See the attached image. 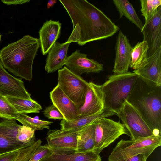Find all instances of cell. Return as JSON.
I'll return each mask as SVG.
<instances>
[{
  "label": "cell",
  "mask_w": 161,
  "mask_h": 161,
  "mask_svg": "<svg viewBox=\"0 0 161 161\" xmlns=\"http://www.w3.org/2000/svg\"><path fill=\"white\" fill-rule=\"evenodd\" d=\"M71 20L68 39L79 46L114 35L119 27L102 11L86 0H59Z\"/></svg>",
  "instance_id": "6da1fadb"
},
{
  "label": "cell",
  "mask_w": 161,
  "mask_h": 161,
  "mask_svg": "<svg viewBox=\"0 0 161 161\" xmlns=\"http://www.w3.org/2000/svg\"><path fill=\"white\" fill-rule=\"evenodd\" d=\"M127 101L138 112L154 135L161 136V86L139 76Z\"/></svg>",
  "instance_id": "7a4b0ae2"
},
{
  "label": "cell",
  "mask_w": 161,
  "mask_h": 161,
  "mask_svg": "<svg viewBox=\"0 0 161 161\" xmlns=\"http://www.w3.org/2000/svg\"><path fill=\"white\" fill-rule=\"evenodd\" d=\"M40 47L39 39L25 35L0 50V61L14 75L31 81L34 59Z\"/></svg>",
  "instance_id": "3957f363"
},
{
  "label": "cell",
  "mask_w": 161,
  "mask_h": 161,
  "mask_svg": "<svg viewBox=\"0 0 161 161\" xmlns=\"http://www.w3.org/2000/svg\"><path fill=\"white\" fill-rule=\"evenodd\" d=\"M138 77L130 72L108 76V80L100 85L104 108L116 115L127 101Z\"/></svg>",
  "instance_id": "277c9868"
},
{
  "label": "cell",
  "mask_w": 161,
  "mask_h": 161,
  "mask_svg": "<svg viewBox=\"0 0 161 161\" xmlns=\"http://www.w3.org/2000/svg\"><path fill=\"white\" fill-rule=\"evenodd\" d=\"M161 144V136H155L135 140L122 139L113 149L108 161H124L140 153L149 156Z\"/></svg>",
  "instance_id": "5b68a950"
},
{
  "label": "cell",
  "mask_w": 161,
  "mask_h": 161,
  "mask_svg": "<svg viewBox=\"0 0 161 161\" xmlns=\"http://www.w3.org/2000/svg\"><path fill=\"white\" fill-rule=\"evenodd\" d=\"M88 84L65 66L58 70V85L78 109L84 103Z\"/></svg>",
  "instance_id": "8992f818"
},
{
  "label": "cell",
  "mask_w": 161,
  "mask_h": 161,
  "mask_svg": "<svg viewBox=\"0 0 161 161\" xmlns=\"http://www.w3.org/2000/svg\"><path fill=\"white\" fill-rule=\"evenodd\" d=\"M95 145L93 151L98 154L122 135L130 136L127 130L120 121L106 118L95 121Z\"/></svg>",
  "instance_id": "52a82bcc"
},
{
  "label": "cell",
  "mask_w": 161,
  "mask_h": 161,
  "mask_svg": "<svg viewBox=\"0 0 161 161\" xmlns=\"http://www.w3.org/2000/svg\"><path fill=\"white\" fill-rule=\"evenodd\" d=\"M116 115L128 130L131 140L154 136L138 112L127 101Z\"/></svg>",
  "instance_id": "ba28073f"
},
{
  "label": "cell",
  "mask_w": 161,
  "mask_h": 161,
  "mask_svg": "<svg viewBox=\"0 0 161 161\" xmlns=\"http://www.w3.org/2000/svg\"><path fill=\"white\" fill-rule=\"evenodd\" d=\"M82 129L50 130L46 138L47 145L55 154H68L76 152L78 135Z\"/></svg>",
  "instance_id": "9c48e42d"
},
{
  "label": "cell",
  "mask_w": 161,
  "mask_h": 161,
  "mask_svg": "<svg viewBox=\"0 0 161 161\" xmlns=\"http://www.w3.org/2000/svg\"><path fill=\"white\" fill-rule=\"evenodd\" d=\"M16 120L3 119L0 122V155L30 146L17 140V130L20 125Z\"/></svg>",
  "instance_id": "30bf717a"
},
{
  "label": "cell",
  "mask_w": 161,
  "mask_h": 161,
  "mask_svg": "<svg viewBox=\"0 0 161 161\" xmlns=\"http://www.w3.org/2000/svg\"><path fill=\"white\" fill-rule=\"evenodd\" d=\"M141 32L143 34V41L148 44V58L161 48V6L154 15L144 23Z\"/></svg>",
  "instance_id": "8fae6325"
},
{
  "label": "cell",
  "mask_w": 161,
  "mask_h": 161,
  "mask_svg": "<svg viewBox=\"0 0 161 161\" xmlns=\"http://www.w3.org/2000/svg\"><path fill=\"white\" fill-rule=\"evenodd\" d=\"M64 65L71 71L80 75L83 73H98L103 71V65L93 59L87 57V55L76 49L67 57Z\"/></svg>",
  "instance_id": "7c38bea8"
},
{
  "label": "cell",
  "mask_w": 161,
  "mask_h": 161,
  "mask_svg": "<svg viewBox=\"0 0 161 161\" xmlns=\"http://www.w3.org/2000/svg\"><path fill=\"white\" fill-rule=\"evenodd\" d=\"M0 95L25 99H30L31 94L26 90L21 79L15 78L5 69L0 61Z\"/></svg>",
  "instance_id": "4fadbf2b"
},
{
  "label": "cell",
  "mask_w": 161,
  "mask_h": 161,
  "mask_svg": "<svg viewBox=\"0 0 161 161\" xmlns=\"http://www.w3.org/2000/svg\"><path fill=\"white\" fill-rule=\"evenodd\" d=\"M104 108V98L100 85L92 82H89L84 103L78 109L79 117L98 113Z\"/></svg>",
  "instance_id": "5bb4252c"
},
{
  "label": "cell",
  "mask_w": 161,
  "mask_h": 161,
  "mask_svg": "<svg viewBox=\"0 0 161 161\" xmlns=\"http://www.w3.org/2000/svg\"><path fill=\"white\" fill-rule=\"evenodd\" d=\"M132 48L126 36L120 31L115 45V58L112 70L114 74L128 72L131 61Z\"/></svg>",
  "instance_id": "9a60e30c"
},
{
  "label": "cell",
  "mask_w": 161,
  "mask_h": 161,
  "mask_svg": "<svg viewBox=\"0 0 161 161\" xmlns=\"http://www.w3.org/2000/svg\"><path fill=\"white\" fill-rule=\"evenodd\" d=\"M133 72L147 81L161 86V48Z\"/></svg>",
  "instance_id": "2e32d148"
},
{
  "label": "cell",
  "mask_w": 161,
  "mask_h": 161,
  "mask_svg": "<svg viewBox=\"0 0 161 161\" xmlns=\"http://www.w3.org/2000/svg\"><path fill=\"white\" fill-rule=\"evenodd\" d=\"M50 97L53 104L60 111L64 119L70 121L79 117L78 108L58 85L50 92Z\"/></svg>",
  "instance_id": "e0dca14e"
},
{
  "label": "cell",
  "mask_w": 161,
  "mask_h": 161,
  "mask_svg": "<svg viewBox=\"0 0 161 161\" xmlns=\"http://www.w3.org/2000/svg\"><path fill=\"white\" fill-rule=\"evenodd\" d=\"M61 23L59 21L47 20L39 32L41 51L43 55L49 50L59 38L61 32Z\"/></svg>",
  "instance_id": "ac0fdd59"
},
{
  "label": "cell",
  "mask_w": 161,
  "mask_h": 161,
  "mask_svg": "<svg viewBox=\"0 0 161 161\" xmlns=\"http://www.w3.org/2000/svg\"><path fill=\"white\" fill-rule=\"evenodd\" d=\"M72 42L68 39L64 43L56 42L49 50L45 67L47 73L59 70L64 65L68 47Z\"/></svg>",
  "instance_id": "d6986e66"
},
{
  "label": "cell",
  "mask_w": 161,
  "mask_h": 161,
  "mask_svg": "<svg viewBox=\"0 0 161 161\" xmlns=\"http://www.w3.org/2000/svg\"><path fill=\"white\" fill-rule=\"evenodd\" d=\"M115 114L114 112L105 108L103 111L98 113L79 117L70 121L62 119L60 123L61 129L65 130L81 129L97 119L106 118Z\"/></svg>",
  "instance_id": "ffe728a7"
},
{
  "label": "cell",
  "mask_w": 161,
  "mask_h": 161,
  "mask_svg": "<svg viewBox=\"0 0 161 161\" xmlns=\"http://www.w3.org/2000/svg\"><path fill=\"white\" fill-rule=\"evenodd\" d=\"M99 154L94 151L75 152L68 154H52L39 161H101Z\"/></svg>",
  "instance_id": "44dd1931"
},
{
  "label": "cell",
  "mask_w": 161,
  "mask_h": 161,
  "mask_svg": "<svg viewBox=\"0 0 161 161\" xmlns=\"http://www.w3.org/2000/svg\"><path fill=\"white\" fill-rule=\"evenodd\" d=\"M95 128L94 121L79 131L76 152L93 151L95 145Z\"/></svg>",
  "instance_id": "7402d4cb"
},
{
  "label": "cell",
  "mask_w": 161,
  "mask_h": 161,
  "mask_svg": "<svg viewBox=\"0 0 161 161\" xmlns=\"http://www.w3.org/2000/svg\"><path fill=\"white\" fill-rule=\"evenodd\" d=\"M113 2L119 12L120 17H125L139 28L141 31L143 24L130 2L127 0H113Z\"/></svg>",
  "instance_id": "603a6c76"
},
{
  "label": "cell",
  "mask_w": 161,
  "mask_h": 161,
  "mask_svg": "<svg viewBox=\"0 0 161 161\" xmlns=\"http://www.w3.org/2000/svg\"><path fill=\"white\" fill-rule=\"evenodd\" d=\"M6 97L18 113H39L42 109L41 105L32 98L27 99L11 96Z\"/></svg>",
  "instance_id": "cb8c5ba5"
},
{
  "label": "cell",
  "mask_w": 161,
  "mask_h": 161,
  "mask_svg": "<svg viewBox=\"0 0 161 161\" xmlns=\"http://www.w3.org/2000/svg\"><path fill=\"white\" fill-rule=\"evenodd\" d=\"M148 50V44L146 41L138 42L132 48L130 67L134 70L141 66L147 58Z\"/></svg>",
  "instance_id": "d4e9b609"
},
{
  "label": "cell",
  "mask_w": 161,
  "mask_h": 161,
  "mask_svg": "<svg viewBox=\"0 0 161 161\" xmlns=\"http://www.w3.org/2000/svg\"><path fill=\"white\" fill-rule=\"evenodd\" d=\"M21 123L23 125L29 127L35 131L42 130L44 128L49 129V125L53 122L44 121L31 118L26 114L18 113L14 119Z\"/></svg>",
  "instance_id": "484cf974"
},
{
  "label": "cell",
  "mask_w": 161,
  "mask_h": 161,
  "mask_svg": "<svg viewBox=\"0 0 161 161\" xmlns=\"http://www.w3.org/2000/svg\"><path fill=\"white\" fill-rule=\"evenodd\" d=\"M141 12L145 19V23L150 19L156 13L161 5V0H140Z\"/></svg>",
  "instance_id": "4316f807"
},
{
  "label": "cell",
  "mask_w": 161,
  "mask_h": 161,
  "mask_svg": "<svg viewBox=\"0 0 161 161\" xmlns=\"http://www.w3.org/2000/svg\"><path fill=\"white\" fill-rule=\"evenodd\" d=\"M35 130L24 125H20L17 130V140L22 143L31 146L36 141Z\"/></svg>",
  "instance_id": "83f0119b"
},
{
  "label": "cell",
  "mask_w": 161,
  "mask_h": 161,
  "mask_svg": "<svg viewBox=\"0 0 161 161\" xmlns=\"http://www.w3.org/2000/svg\"><path fill=\"white\" fill-rule=\"evenodd\" d=\"M18 113L5 96L0 95V118L4 119H13Z\"/></svg>",
  "instance_id": "f1b7e54d"
},
{
  "label": "cell",
  "mask_w": 161,
  "mask_h": 161,
  "mask_svg": "<svg viewBox=\"0 0 161 161\" xmlns=\"http://www.w3.org/2000/svg\"><path fill=\"white\" fill-rule=\"evenodd\" d=\"M42 142V141L39 139L32 145L23 149L14 161H28Z\"/></svg>",
  "instance_id": "f546056e"
},
{
  "label": "cell",
  "mask_w": 161,
  "mask_h": 161,
  "mask_svg": "<svg viewBox=\"0 0 161 161\" xmlns=\"http://www.w3.org/2000/svg\"><path fill=\"white\" fill-rule=\"evenodd\" d=\"M53 153L47 144L40 145L28 161H39L43 158L50 156Z\"/></svg>",
  "instance_id": "4dcf8cb0"
},
{
  "label": "cell",
  "mask_w": 161,
  "mask_h": 161,
  "mask_svg": "<svg viewBox=\"0 0 161 161\" xmlns=\"http://www.w3.org/2000/svg\"><path fill=\"white\" fill-rule=\"evenodd\" d=\"M43 114L48 119L55 120L64 119L63 115L53 104L46 107L44 111Z\"/></svg>",
  "instance_id": "1f68e13d"
},
{
  "label": "cell",
  "mask_w": 161,
  "mask_h": 161,
  "mask_svg": "<svg viewBox=\"0 0 161 161\" xmlns=\"http://www.w3.org/2000/svg\"><path fill=\"white\" fill-rule=\"evenodd\" d=\"M23 149H19L0 155V161H14Z\"/></svg>",
  "instance_id": "d6a6232c"
},
{
  "label": "cell",
  "mask_w": 161,
  "mask_h": 161,
  "mask_svg": "<svg viewBox=\"0 0 161 161\" xmlns=\"http://www.w3.org/2000/svg\"><path fill=\"white\" fill-rule=\"evenodd\" d=\"M149 155L143 153H140L130 157L124 161H146Z\"/></svg>",
  "instance_id": "836d02e7"
},
{
  "label": "cell",
  "mask_w": 161,
  "mask_h": 161,
  "mask_svg": "<svg viewBox=\"0 0 161 161\" xmlns=\"http://www.w3.org/2000/svg\"><path fill=\"white\" fill-rule=\"evenodd\" d=\"M30 1V0H2L3 3L8 5L22 4Z\"/></svg>",
  "instance_id": "e575fe53"
},
{
  "label": "cell",
  "mask_w": 161,
  "mask_h": 161,
  "mask_svg": "<svg viewBox=\"0 0 161 161\" xmlns=\"http://www.w3.org/2000/svg\"><path fill=\"white\" fill-rule=\"evenodd\" d=\"M56 0H50L48 1L47 4V8L48 9L52 7L57 2Z\"/></svg>",
  "instance_id": "d590c367"
},
{
  "label": "cell",
  "mask_w": 161,
  "mask_h": 161,
  "mask_svg": "<svg viewBox=\"0 0 161 161\" xmlns=\"http://www.w3.org/2000/svg\"><path fill=\"white\" fill-rule=\"evenodd\" d=\"M1 36H2V35L0 34V41H1Z\"/></svg>",
  "instance_id": "8d00e7d4"
}]
</instances>
